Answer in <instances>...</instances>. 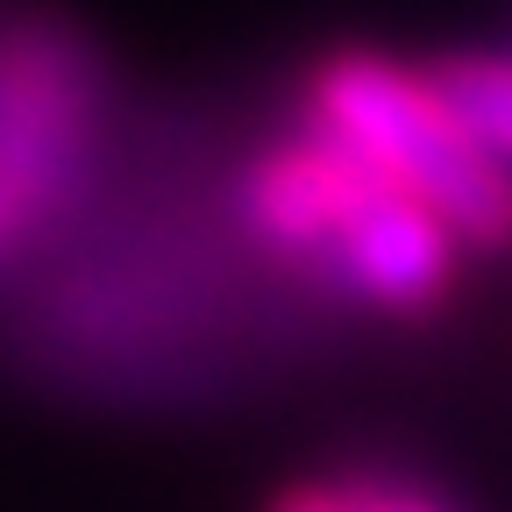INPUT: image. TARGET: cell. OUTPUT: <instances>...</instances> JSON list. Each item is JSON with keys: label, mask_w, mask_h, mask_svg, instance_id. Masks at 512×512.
Segmentation results:
<instances>
[{"label": "cell", "mask_w": 512, "mask_h": 512, "mask_svg": "<svg viewBox=\"0 0 512 512\" xmlns=\"http://www.w3.org/2000/svg\"><path fill=\"white\" fill-rule=\"evenodd\" d=\"M271 512H349V484H299Z\"/></svg>", "instance_id": "obj_7"}, {"label": "cell", "mask_w": 512, "mask_h": 512, "mask_svg": "<svg viewBox=\"0 0 512 512\" xmlns=\"http://www.w3.org/2000/svg\"><path fill=\"white\" fill-rule=\"evenodd\" d=\"M306 128L349 143L392 185H406L420 207L448 221V235L470 249L512 242V171L448 114L427 72H399L370 50H342L306 79Z\"/></svg>", "instance_id": "obj_1"}, {"label": "cell", "mask_w": 512, "mask_h": 512, "mask_svg": "<svg viewBox=\"0 0 512 512\" xmlns=\"http://www.w3.org/2000/svg\"><path fill=\"white\" fill-rule=\"evenodd\" d=\"M427 86L512 171V57H441L434 72H427Z\"/></svg>", "instance_id": "obj_5"}, {"label": "cell", "mask_w": 512, "mask_h": 512, "mask_svg": "<svg viewBox=\"0 0 512 512\" xmlns=\"http://www.w3.org/2000/svg\"><path fill=\"white\" fill-rule=\"evenodd\" d=\"M100 64L57 22H0V192L36 228L93 164Z\"/></svg>", "instance_id": "obj_2"}, {"label": "cell", "mask_w": 512, "mask_h": 512, "mask_svg": "<svg viewBox=\"0 0 512 512\" xmlns=\"http://www.w3.org/2000/svg\"><path fill=\"white\" fill-rule=\"evenodd\" d=\"M22 228H29V221L15 214V200H8V192H0V249H8V242H15Z\"/></svg>", "instance_id": "obj_8"}, {"label": "cell", "mask_w": 512, "mask_h": 512, "mask_svg": "<svg viewBox=\"0 0 512 512\" xmlns=\"http://www.w3.org/2000/svg\"><path fill=\"white\" fill-rule=\"evenodd\" d=\"M377 185H384V171L363 164L349 143L299 128V136L249 157V171L235 178V221L249 228V242H264L271 256L320 278L328 249L342 242V228L356 221V207Z\"/></svg>", "instance_id": "obj_3"}, {"label": "cell", "mask_w": 512, "mask_h": 512, "mask_svg": "<svg viewBox=\"0 0 512 512\" xmlns=\"http://www.w3.org/2000/svg\"><path fill=\"white\" fill-rule=\"evenodd\" d=\"M456 235L434 207H420L406 185L384 178L370 200L356 207V221L342 228V242L328 249L320 264V285L349 292L356 306H377V313H399V320H420L448 299L456 285Z\"/></svg>", "instance_id": "obj_4"}, {"label": "cell", "mask_w": 512, "mask_h": 512, "mask_svg": "<svg viewBox=\"0 0 512 512\" xmlns=\"http://www.w3.org/2000/svg\"><path fill=\"white\" fill-rule=\"evenodd\" d=\"M349 512H448L413 484H349Z\"/></svg>", "instance_id": "obj_6"}]
</instances>
